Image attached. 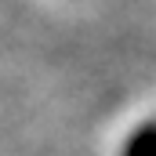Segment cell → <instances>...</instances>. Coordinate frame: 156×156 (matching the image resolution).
I'll return each mask as SVG.
<instances>
[{"mask_svg": "<svg viewBox=\"0 0 156 156\" xmlns=\"http://www.w3.org/2000/svg\"><path fill=\"white\" fill-rule=\"evenodd\" d=\"M120 156H156V120L142 123L138 131H131V138L123 142Z\"/></svg>", "mask_w": 156, "mask_h": 156, "instance_id": "6da1fadb", "label": "cell"}]
</instances>
